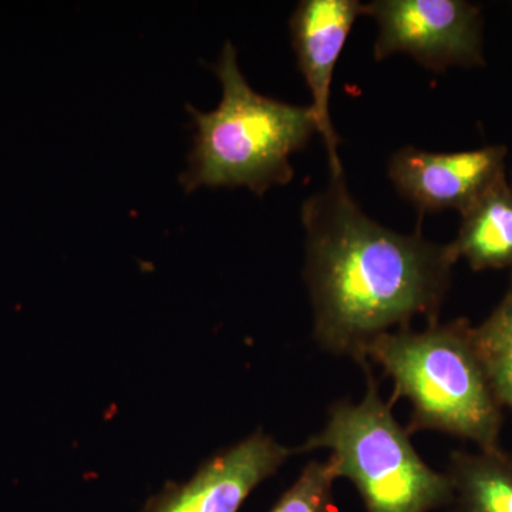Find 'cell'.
<instances>
[{
  "mask_svg": "<svg viewBox=\"0 0 512 512\" xmlns=\"http://www.w3.org/2000/svg\"><path fill=\"white\" fill-rule=\"evenodd\" d=\"M477 349L495 399L512 407V350Z\"/></svg>",
  "mask_w": 512,
  "mask_h": 512,
  "instance_id": "4fadbf2b",
  "label": "cell"
},
{
  "mask_svg": "<svg viewBox=\"0 0 512 512\" xmlns=\"http://www.w3.org/2000/svg\"><path fill=\"white\" fill-rule=\"evenodd\" d=\"M302 222L320 348L362 362L366 346L390 329H407L417 316L437 323L458 259L453 245L399 234L367 217L345 175L303 202Z\"/></svg>",
  "mask_w": 512,
  "mask_h": 512,
  "instance_id": "6da1fadb",
  "label": "cell"
},
{
  "mask_svg": "<svg viewBox=\"0 0 512 512\" xmlns=\"http://www.w3.org/2000/svg\"><path fill=\"white\" fill-rule=\"evenodd\" d=\"M367 372L365 397L332 404L328 421L298 451L325 448L338 477L349 478L367 512H430L453 501L447 474L427 466L414 450L410 433L384 403L377 384Z\"/></svg>",
  "mask_w": 512,
  "mask_h": 512,
  "instance_id": "277c9868",
  "label": "cell"
},
{
  "mask_svg": "<svg viewBox=\"0 0 512 512\" xmlns=\"http://www.w3.org/2000/svg\"><path fill=\"white\" fill-rule=\"evenodd\" d=\"M360 15H366V8L359 0H302L291 18L293 49L312 94L311 107L328 151L332 177L343 175V167L330 119V89L340 53Z\"/></svg>",
  "mask_w": 512,
  "mask_h": 512,
  "instance_id": "ba28073f",
  "label": "cell"
},
{
  "mask_svg": "<svg viewBox=\"0 0 512 512\" xmlns=\"http://www.w3.org/2000/svg\"><path fill=\"white\" fill-rule=\"evenodd\" d=\"M451 245L477 271L512 265V191L505 181L464 212Z\"/></svg>",
  "mask_w": 512,
  "mask_h": 512,
  "instance_id": "9c48e42d",
  "label": "cell"
},
{
  "mask_svg": "<svg viewBox=\"0 0 512 512\" xmlns=\"http://www.w3.org/2000/svg\"><path fill=\"white\" fill-rule=\"evenodd\" d=\"M338 478L330 458L325 463L311 461L271 512H336L333 484Z\"/></svg>",
  "mask_w": 512,
  "mask_h": 512,
  "instance_id": "8fae6325",
  "label": "cell"
},
{
  "mask_svg": "<svg viewBox=\"0 0 512 512\" xmlns=\"http://www.w3.org/2000/svg\"><path fill=\"white\" fill-rule=\"evenodd\" d=\"M390 181L420 212H464L505 181V148L500 146L430 153L406 147L390 158Z\"/></svg>",
  "mask_w": 512,
  "mask_h": 512,
  "instance_id": "8992f818",
  "label": "cell"
},
{
  "mask_svg": "<svg viewBox=\"0 0 512 512\" xmlns=\"http://www.w3.org/2000/svg\"><path fill=\"white\" fill-rule=\"evenodd\" d=\"M447 476L457 512H512V460L497 450L454 454Z\"/></svg>",
  "mask_w": 512,
  "mask_h": 512,
  "instance_id": "30bf717a",
  "label": "cell"
},
{
  "mask_svg": "<svg viewBox=\"0 0 512 512\" xmlns=\"http://www.w3.org/2000/svg\"><path fill=\"white\" fill-rule=\"evenodd\" d=\"M293 453L264 431H255L201 464L187 483L168 484L143 512H238Z\"/></svg>",
  "mask_w": 512,
  "mask_h": 512,
  "instance_id": "52a82bcc",
  "label": "cell"
},
{
  "mask_svg": "<svg viewBox=\"0 0 512 512\" xmlns=\"http://www.w3.org/2000/svg\"><path fill=\"white\" fill-rule=\"evenodd\" d=\"M473 338L480 349L512 350V292L480 329L473 330Z\"/></svg>",
  "mask_w": 512,
  "mask_h": 512,
  "instance_id": "7c38bea8",
  "label": "cell"
},
{
  "mask_svg": "<svg viewBox=\"0 0 512 512\" xmlns=\"http://www.w3.org/2000/svg\"><path fill=\"white\" fill-rule=\"evenodd\" d=\"M376 60L406 53L434 72L483 64L480 10L463 0H376Z\"/></svg>",
  "mask_w": 512,
  "mask_h": 512,
  "instance_id": "5b68a950",
  "label": "cell"
},
{
  "mask_svg": "<svg viewBox=\"0 0 512 512\" xmlns=\"http://www.w3.org/2000/svg\"><path fill=\"white\" fill-rule=\"evenodd\" d=\"M214 72L222 86L220 106L210 113L188 107L194 147L181 175L187 191L245 187L264 195L291 183L292 154L318 133L311 106H293L256 93L239 69L237 49L225 43Z\"/></svg>",
  "mask_w": 512,
  "mask_h": 512,
  "instance_id": "7a4b0ae2",
  "label": "cell"
},
{
  "mask_svg": "<svg viewBox=\"0 0 512 512\" xmlns=\"http://www.w3.org/2000/svg\"><path fill=\"white\" fill-rule=\"evenodd\" d=\"M373 360L392 377L393 402L409 400L407 431L439 430L497 450L501 414L488 382L473 330L461 323H433L421 332L383 333L366 346L362 365Z\"/></svg>",
  "mask_w": 512,
  "mask_h": 512,
  "instance_id": "3957f363",
  "label": "cell"
}]
</instances>
